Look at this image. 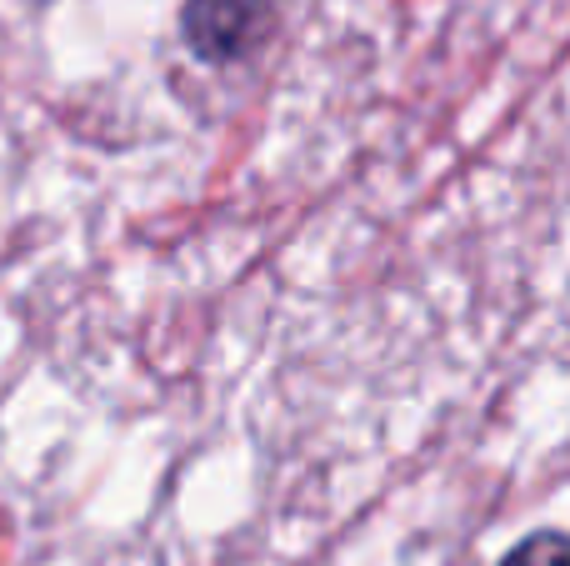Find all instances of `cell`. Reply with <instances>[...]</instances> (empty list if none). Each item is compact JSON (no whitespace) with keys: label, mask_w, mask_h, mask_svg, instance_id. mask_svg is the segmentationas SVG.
Instances as JSON below:
<instances>
[{"label":"cell","mask_w":570,"mask_h":566,"mask_svg":"<svg viewBox=\"0 0 570 566\" xmlns=\"http://www.w3.org/2000/svg\"><path fill=\"white\" fill-rule=\"evenodd\" d=\"M281 20V0H186L180 40L206 66H236L256 56Z\"/></svg>","instance_id":"cell-1"},{"label":"cell","mask_w":570,"mask_h":566,"mask_svg":"<svg viewBox=\"0 0 570 566\" xmlns=\"http://www.w3.org/2000/svg\"><path fill=\"white\" fill-rule=\"evenodd\" d=\"M501 566H570V537L566 531H535L521 547H511Z\"/></svg>","instance_id":"cell-2"}]
</instances>
